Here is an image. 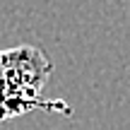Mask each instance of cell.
Returning a JSON list of instances; mask_svg holds the SVG:
<instances>
[{
	"instance_id": "6da1fadb",
	"label": "cell",
	"mask_w": 130,
	"mask_h": 130,
	"mask_svg": "<svg viewBox=\"0 0 130 130\" xmlns=\"http://www.w3.org/2000/svg\"><path fill=\"white\" fill-rule=\"evenodd\" d=\"M53 63L34 46L0 51V121L36 106Z\"/></svg>"
}]
</instances>
